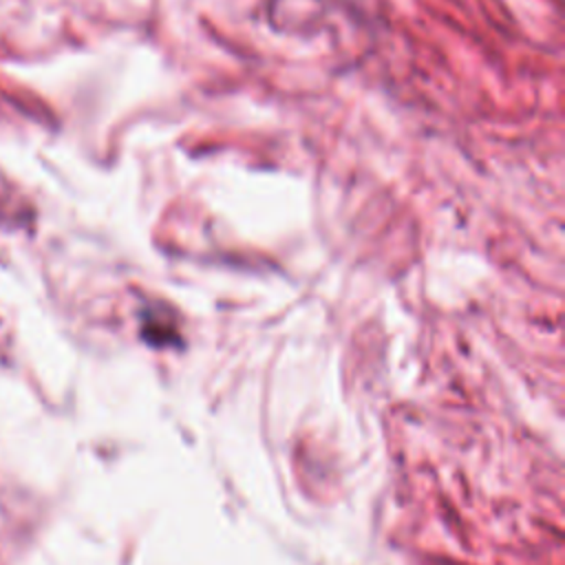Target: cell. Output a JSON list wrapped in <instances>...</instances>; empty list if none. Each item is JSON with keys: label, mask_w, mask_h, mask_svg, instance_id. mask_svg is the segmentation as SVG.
Here are the masks:
<instances>
[{"label": "cell", "mask_w": 565, "mask_h": 565, "mask_svg": "<svg viewBox=\"0 0 565 565\" xmlns=\"http://www.w3.org/2000/svg\"><path fill=\"white\" fill-rule=\"evenodd\" d=\"M141 333L154 347L174 344L179 340V329H177L174 316L168 309H159V305L143 311Z\"/></svg>", "instance_id": "6da1fadb"}]
</instances>
